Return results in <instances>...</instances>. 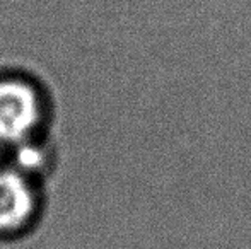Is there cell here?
I'll list each match as a JSON object with an SVG mask.
<instances>
[{"label":"cell","instance_id":"obj_1","mask_svg":"<svg viewBox=\"0 0 251 249\" xmlns=\"http://www.w3.org/2000/svg\"><path fill=\"white\" fill-rule=\"evenodd\" d=\"M40 120L36 91L21 80H0V142L24 143Z\"/></svg>","mask_w":251,"mask_h":249},{"label":"cell","instance_id":"obj_2","mask_svg":"<svg viewBox=\"0 0 251 249\" xmlns=\"http://www.w3.org/2000/svg\"><path fill=\"white\" fill-rule=\"evenodd\" d=\"M34 193L17 171H0V230H16L31 219Z\"/></svg>","mask_w":251,"mask_h":249},{"label":"cell","instance_id":"obj_3","mask_svg":"<svg viewBox=\"0 0 251 249\" xmlns=\"http://www.w3.org/2000/svg\"><path fill=\"white\" fill-rule=\"evenodd\" d=\"M19 145H21V149H19V152H17V162L21 164V167H23L24 171L41 167V164H43V160H45L43 152H41L40 149H36V147L27 145L26 142L19 143Z\"/></svg>","mask_w":251,"mask_h":249}]
</instances>
